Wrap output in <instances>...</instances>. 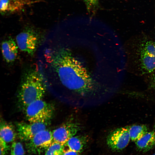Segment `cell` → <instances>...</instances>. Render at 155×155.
<instances>
[{"label": "cell", "instance_id": "1", "mask_svg": "<svg viewBox=\"0 0 155 155\" xmlns=\"http://www.w3.org/2000/svg\"><path fill=\"white\" fill-rule=\"evenodd\" d=\"M69 45L58 41L49 42L41 55L44 73L59 81L64 87L80 95L89 93L99 85L82 56Z\"/></svg>", "mask_w": 155, "mask_h": 155}, {"label": "cell", "instance_id": "2", "mask_svg": "<svg viewBox=\"0 0 155 155\" xmlns=\"http://www.w3.org/2000/svg\"><path fill=\"white\" fill-rule=\"evenodd\" d=\"M46 84L37 69L28 71L24 75L18 96V103L24 110L31 103L42 99Z\"/></svg>", "mask_w": 155, "mask_h": 155}, {"label": "cell", "instance_id": "3", "mask_svg": "<svg viewBox=\"0 0 155 155\" xmlns=\"http://www.w3.org/2000/svg\"><path fill=\"white\" fill-rule=\"evenodd\" d=\"M24 111L26 118L30 123H49L53 117L54 108L51 104L41 99L31 103Z\"/></svg>", "mask_w": 155, "mask_h": 155}, {"label": "cell", "instance_id": "4", "mask_svg": "<svg viewBox=\"0 0 155 155\" xmlns=\"http://www.w3.org/2000/svg\"><path fill=\"white\" fill-rule=\"evenodd\" d=\"M53 142L52 131L46 129L38 132L28 141L26 148L30 153L40 154L46 151Z\"/></svg>", "mask_w": 155, "mask_h": 155}, {"label": "cell", "instance_id": "5", "mask_svg": "<svg viewBox=\"0 0 155 155\" xmlns=\"http://www.w3.org/2000/svg\"><path fill=\"white\" fill-rule=\"evenodd\" d=\"M130 138L129 126L117 128L111 131L106 138L108 147L114 151L121 150L128 145Z\"/></svg>", "mask_w": 155, "mask_h": 155}, {"label": "cell", "instance_id": "6", "mask_svg": "<svg viewBox=\"0 0 155 155\" xmlns=\"http://www.w3.org/2000/svg\"><path fill=\"white\" fill-rule=\"evenodd\" d=\"M140 66L142 71L150 73L155 71V42L148 41L141 46Z\"/></svg>", "mask_w": 155, "mask_h": 155}, {"label": "cell", "instance_id": "7", "mask_svg": "<svg viewBox=\"0 0 155 155\" xmlns=\"http://www.w3.org/2000/svg\"><path fill=\"white\" fill-rule=\"evenodd\" d=\"M16 39L21 50L30 55L34 54L38 43V38L35 32L30 30L24 31L17 36Z\"/></svg>", "mask_w": 155, "mask_h": 155}, {"label": "cell", "instance_id": "8", "mask_svg": "<svg viewBox=\"0 0 155 155\" xmlns=\"http://www.w3.org/2000/svg\"><path fill=\"white\" fill-rule=\"evenodd\" d=\"M80 129L79 124L73 122H68L55 129L52 131L53 142L65 145Z\"/></svg>", "mask_w": 155, "mask_h": 155}, {"label": "cell", "instance_id": "9", "mask_svg": "<svg viewBox=\"0 0 155 155\" xmlns=\"http://www.w3.org/2000/svg\"><path fill=\"white\" fill-rule=\"evenodd\" d=\"M49 123L18 122L16 123L17 135L23 141H28L40 131L46 129Z\"/></svg>", "mask_w": 155, "mask_h": 155}, {"label": "cell", "instance_id": "10", "mask_svg": "<svg viewBox=\"0 0 155 155\" xmlns=\"http://www.w3.org/2000/svg\"><path fill=\"white\" fill-rule=\"evenodd\" d=\"M18 47L12 38H9L2 42L1 45L2 53L6 62L9 63L15 60L18 55Z\"/></svg>", "mask_w": 155, "mask_h": 155}, {"label": "cell", "instance_id": "11", "mask_svg": "<svg viewBox=\"0 0 155 155\" xmlns=\"http://www.w3.org/2000/svg\"><path fill=\"white\" fill-rule=\"evenodd\" d=\"M135 142L137 148L140 151L146 152L152 149L155 146V126Z\"/></svg>", "mask_w": 155, "mask_h": 155}, {"label": "cell", "instance_id": "12", "mask_svg": "<svg viewBox=\"0 0 155 155\" xmlns=\"http://www.w3.org/2000/svg\"><path fill=\"white\" fill-rule=\"evenodd\" d=\"M87 141V137L85 136L75 135L69 140L65 146L68 149L79 153L82 151Z\"/></svg>", "mask_w": 155, "mask_h": 155}, {"label": "cell", "instance_id": "13", "mask_svg": "<svg viewBox=\"0 0 155 155\" xmlns=\"http://www.w3.org/2000/svg\"><path fill=\"white\" fill-rule=\"evenodd\" d=\"M0 138L7 143L15 140L16 133L11 124L2 122L0 125Z\"/></svg>", "mask_w": 155, "mask_h": 155}, {"label": "cell", "instance_id": "14", "mask_svg": "<svg viewBox=\"0 0 155 155\" xmlns=\"http://www.w3.org/2000/svg\"><path fill=\"white\" fill-rule=\"evenodd\" d=\"M148 131L147 126L144 125H134L129 126L130 140L133 142L138 140Z\"/></svg>", "mask_w": 155, "mask_h": 155}, {"label": "cell", "instance_id": "15", "mask_svg": "<svg viewBox=\"0 0 155 155\" xmlns=\"http://www.w3.org/2000/svg\"><path fill=\"white\" fill-rule=\"evenodd\" d=\"M65 145L53 142L46 150L45 155H61Z\"/></svg>", "mask_w": 155, "mask_h": 155}, {"label": "cell", "instance_id": "16", "mask_svg": "<svg viewBox=\"0 0 155 155\" xmlns=\"http://www.w3.org/2000/svg\"><path fill=\"white\" fill-rule=\"evenodd\" d=\"M24 153L22 143L18 142H13L11 146L10 155H24Z\"/></svg>", "mask_w": 155, "mask_h": 155}, {"label": "cell", "instance_id": "17", "mask_svg": "<svg viewBox=\"0 0 155 155\" xmlns=\"http://www.w3.org/2000/svg\"><path fill=\"white\" fill-rule=\"evenodd\" d=\"M89 11L95 10L98 7V0H84Z\"/></svg>", "mask_w": 155, "mask_h": 155}, {"label": "cell", "instance_id": "18", "mask_svg": "<svg viewBox=\"0 0 155 155\" xmlns=\"http://www.w3.org/2000/svg\"><path fill=\"white\" fill-rule=\"evenodd\" d=\"M9 149L7 143L1 138H0V155H5Z\"/></svg>", "mask_w": 155, "mask_h": 155}, {"label": "cell", "instance_id": "19", "mask_svg": "<svg viewBox=\"0 0 155 155\" xmlns=\"http://www.w3.org/2000/svg\"><path fill=\"white\" fill-rule=\"evenodd\" d=\"M61 155H79V153L69 149L64 150Z\"/></svg>", "mask_w": 155, "mask_h": 155}, {"label": "cell", "instance_id": "20", "mask_svg": "<svg viewBox=\"0 0 155 155\" xmlns=\"http://www.w3.org/2000/svg\"><path fill=\"white\" fill-rule=\"evenodd\" d=\"M151 80L152 85L155 87V71L152 75Z\"/></svg>", "mask_w": 155, "mask_h": 155}, {"label": "cell", "instance_id": "21", "mask_svg": "<svg viewBox=\"0 0 155 155\" xmlns=\"http://www.w3.org/2000/svg\"><path fill=\"white\" fill-rule=\"evenodd\" d=\"M152 155H155V154H154Z\"/></svg>", "mask_w": 155, "mask_h": 155}]
</instances>
